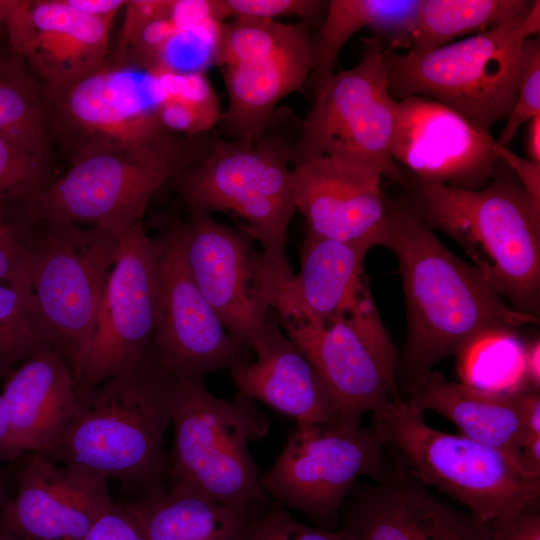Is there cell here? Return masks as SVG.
Masks as SVG:
<instances>
[{
  "instance_id": "6da1fadb",
  "label": "cell",
  "mask_w": 540,
  "mask_h": 540,
  "mask_svg": "<svg viewBox=\"0 0 540 540\" xmlns=\"http://www.w3.org/2000/svg\"><path fill=\"white\" fill-rule=\"evenodd\" d=\"M379 246L397 258L407 332L397 373L406 388L493 329H515L539 317L513 308L479 270L452 253L406 199L389 198Z\"/></svg>"
},
{
  "instance_id": "7a4b0ae2",
  "label": "cell",
  "mask_w": 540,
  "mask_h": 540,
  "mask_svg": "<svg viewBox=\"0 0 540 540\" xmlns=\"http://www.w3.org/2000/svg\"><path fill=\"white\" fill-rule=\"evenodd\" d=\"M408 203L451 237L516 310L539 317L540 204L501 161L487 185L459 189L414 180Z\"/></svg>"
},
{
  "instance_id": "3957f363",
  "label": "cell",
  "mask_w": 540,
  "mask_h": 540,
  "mask_svg": "<svg viewBox=\"0 0 540 540\" xmlns=\"http://www.w3.org/2000/svg\"><path fill=\"white\" fill-rule=\"evenodd\" d=\"M170 425L169 374L152 349L136 368L79 397L76 412L45 457L113 478L140 495L161 491Z\"/></svg>"
},
{
  "instance_id": "277c9868",
  "label": "cell",
  "mask_w": 540,
  "mask_h": 540,
  "mask_svg": "<svg viewBox=\"0 0 540 540\" xmlns=\"http://www.w3.org/2000/svg\"><path fill=\"white\" fill-rule=\"evenodd\" d=\"M212 132L187 136L163 131L140 143L81 155L68 171L15 204L32 224L58 221L97 228L122 238L142 222L146 208L211 150Z\"/></svg>"
},
{
  "instance_id": "5b68a950",
  "label": "cell",
  "mask_w": 540,
  "mask_h": 540,
  "mask_svg": "<svg viewBox=\"0 0 540 540\" xmlns=\"http://www.w3.org/2000/svg\"><path fill=\"white\" fill-rule=\"evenodd\" d=\"M278 111L253 142L215 134L209 153L172 182L189 210L222 212L262 246L271 268L294 278L286 253L287 231L296 208L292 153L296 138Z\"/></svg>"
},
{
  "instance_id": "8992f818",
  "label": "cell",
  "mask_w": 540,
  "mask_h": 540,
  "mask_svg": "<svg viewBox=\"0 0 540 540\" xmlns=\"http://www.w3.org/2000/svg\"><path fill=\"white\" fill-rule=\"evenodd\" d=\"M174 439L167 461L169 487L232 506H269L249 443L269 431L253 400L212 394L203 378L169 374Z\"/></svg>"
},
{
  "instance_id": "52a82bcc",
  "label": "cell",
  "mask_w": 540,
  "mask_h": 540,
  "mask_svg": "<svg viewBox=\"0 0 540 540\" xmlns=\"http://www.w3.org/2000/svg\"><path fill=\"white\" fill-rule=\"evenodd\" d=\"M539 31L537 0L512 20L435 49L386 48L390 94L396 101L410 96L433 99L490 131L512 110L522 45Z\"/></svg>"
},
{
  "instance_id": "ba28073f",
  "label": "cell",
  "mask_w": 540,
  "mask_h": 540,
  "mask_svg": "<svg viewBox=\"0 0 540 540\" xmlns=\"http://www.w3.org/2000/svg\"><path fill=\"white\" fill-rule=\"evenodd\" d=\"M372 427L384 446L393 447L408 471L491 523L540 502V478L512 455L430 427L423 412L394 399L372 412Z\"/></svg>"
},
{
  "instance_id": "9c48e42d",
  "label": "cell",
  "mask_w": 540,
  "mask_h": 540,
  "mask_svg": "<svg viewBox=\"0 0 540 540\" xmlns=\"http://www.w3.org/2000/svg\"><path fill=\"white\" fill-rule=\"evenodd\" d=\"M272 310L329 391L336 423L360 426L365 413L399 399V355L370 289L347 312L330 321L311 318L278 289Z\"/></svg>"
},
{
  "instance_id": "30bf717a",
  "label": "cell",
  "mask_w": 540,
  "mask_h": 540,
  "mask_svg": "<svg viewBox=\"0 0 540 540\" xmlns=\"http://www.w3.org/2000/svg\"><path fill=\"white\" fill-rule=\"evenodd\" d=\"M121 238L67 222L28 227V283L55 349L77 373Z\"/></svg>"
},
{
  "instance_id": "8fae6325",
  "label": "cell",
  "mask_w": 540,
  "mask_h": 540,
  "mask_svg": "<svg viewBox=\"0 0 540 540\" xmlns=\"http://www.w3.org/2000/svg\"><path fill=\"white\" fill-rule=\"evenodd\" d=\"M385 44L364 39L361 61L333 73L315 91V101L299 124L293 166L333 156L379 168L383 176L406 185L391 155L398 101L390 94Z\"/></svg>"
},
{
  "instance_id": "7c38bea8",
  "label": "cell",
  "mask_w": 540,
  "mask_h": 540,
  "mask_svg": "<svg viewBox=\"0 0 540 540\" xmlns=\"http://www.w3.org/2000/svg\"><path fill=\"white\" fill-rule=\"evenodd\" d=\"M390 475L372 426L297 423L260 481L272 502L299 511L319 528L337 530L358 479L379 482Z\"/></svg>"
},
{
  "instance_id": "4fadbf2b",
  "label": "cell",
  "mask_w": 540,
  "mask_h": 540,
  "mask_svg": "<svg viewBox=\"0 0 540 540\" xmlns=\"http://www.w3.org/2000/svg\"><path fill=\"white\" fill-rule=\"evenodd\" d=\"M169 73L112 66L64 92L43 96L48 132L69 153L70 162L86 153L131 145L163 131L159 105L169 97ZM171 95V93H170Z\"/></svg>"
},
{
  "instance_id": "5bb4252c",
  "label": "cell",
  "mask_w": 540,
  "mask_h": 540,
  "mask_svg": "<svg viewBox=\"0 0 540 540\" xmlns=\"http://www.w3.org/2000/svg\"><path fill=\"white\" fill-rule=\"evenodd\" d=\"M156 322L153 244L142 221L121 238L107 275L91 339L74 376L78 396L146 361Z\"/></svg>"
},
{
  "instance_id": "9a60e30c",
  "label": "cell",
  "mask_w": 540,
  "mask_h": 540,
  "mask_svg": "<svg viewBox=\"0 0 540 540\" xmlns=\"http://www.w3.org/2000/svg\"><path fill=\"white\" fill-rule=\"evenodd\" d=\"M180 233L187 267L202 295L229 335L251 348L272 310L277 273L250 236L206 211L190 210Z\"/></svg>"
},
{
  "instance_id": "2e32d148",
  "label": "cell",
  "mask_w": 540,
  "mask_h": 540,
  "mask_svg": "<svg viewBox=\"0 0 540 540\" xmlns=\"http://www.w3.org/2000/svg\"><path fill=\"white\" fill-rule=\"evenodd\" d=\"M151 239L157 288L153 353L159 366L173 376L203 378L243 360L245 348L229 335L187 267L180 221Z\"/></svg>"
},
{
  "instance_id": "e0dca14e",
  "label": "cell",
  "mask_w": 540,
  "mask_h": 540,
  "mask_svg": "<svg viewBox=\"0 0 540 540\" xmlns=\"http://www.w3.org/2000/svg\"><path fill=\"white\" fill-rule=\"evenodd\" d=\"M495 142L490 131L433 99L410 96L398 101L391 155L414 180L480 189L499 162Z\"/></svg>"
},
{
  "instance_id": "ac0fdd59",
  "label": "cell",
  "mask_w": 540,
  "mask_h": 540,
  "mask_svg": "<svg viewBox=\"0 0 540 540\" xmlns=\"http://www.w3.org/2000/svg\"><path fill=\"white\" fill-rule=\"evenodd\" d=\"M114 18L82 13L66 0H15L6 20L8 45L42 96L58 95L103 66Z\"/></svg>"
},
{
  "instance_id": "d6986e66",
  "label": "cell",
  "mask_w": 540,
  "mask_h": 540,
  "mask_svg": "<svg viewBox=\"0 0 540 540\" xmlns=\"http://www.w3.org/2000/svg\"><path fill=\"white\" fill-rule=\"evenodd\" d=\"M113 503L108 479L32 454L17 472L0 529L24 540H81Z\"/></svg>"
},
{
  "instance_id": "ffe728a7",
  "label": "cell",
  "mask_w": 540,
  "mask_h": 540,
  "mask_svg": "<svg viewBox=\"0 0 540 540\" xmlns=\"http://www.w3.org/2000/svg\"><path fill=\"white\" fill-rule=\"evenodd\" d=\"M340 528L358 540H490V523L432 494L409 472L353 488Z\"/></svg>"
},
{
  "instance_id": "44dd1931",
  "label": "cell",
  "mask_w": 540,
  "mask_h": 540,
  "mask_svg": "<svg viewBox=\"0 0 540 540\" xmlns=\"http://www.w3.org/2000/svg\"><path fill=\"white\" fill-rule=\"evenodd\" d=\"M382 177L377 167L333 156L293 166L296 208L307 221V231L379 246L389 209Z\"/></svg>"
},
{
  "instance_id": "7402d4cb",
  "label": "cell",
  "mask_w": 540,
  "mask_h": 540,
  "mask_svg": "<svg viewBox=\"0 0 540 540\" xmlns=\"http://www.w3.org/2000/svg\"><path fill=\"white\" fill-rule=\"evenodd\" d=\"M8 427L0 463L22 456H47L79 403L73 371L55 349L34 353L5 379L2 391Z\"/></svg>"
},
{
  "instance_id": "603a6c76",
  "label": "cell",
  "mask_w": 540,
  "mask_h": 540,
  "mask_svg": "<svg viewBox=\"0 0 540 540\" xmlns=\"http://www.w3.org/2000/svg\"><path fill=\"white\" fill-rule=\"evenodd\" d=\"M256 360L229 367L238 396L261 401L297 423H336L334 401L320 376L282 330L270 310L261 335L251 346Z\"/></svg>"
},
{
  "instance_id": "cb8c5ba5",
  "label": "cell",
  "mask_w": 540,
  "mask_h": 540,
  "mask_svg": "<svg viewBox=\"0 0 540 540\" xmlns=\"http://www.w3.org/2000/svg\"><path fill=\"white\" fill-rule=\"evenodd\" d=\"M220 69L228 106L219 125L227 139L253 142L272 122L282 99L301 92L313 70L307 29L287 44L258 57Z\"/></svg>"
},
{
  "instance_id": "d4e9b609",
  "label": "cell",
  "mask_w": 540,
  "mask_h": 540,
  "mask_svg": "<svg viewBox=\"0 0 540 540\" xmlns=\"http://www.w3.org/2000/svg\"><path fill=\"white\" fill-rule=\"evenodd\" d=\"M406 392L410 406L423 413L433 411L455 424L462 435L519 460L525 439L523 411L528 391H486L451 382L443 374L430 371L408 386Z\"/></svg>"
},
{
  "instance_id": "484cf974",
  "label": "cell",
  "mask_w": 540,
  "mask_h": 540,
  "mask_svg": "<svg viewBox=\"0 0 540 540\" xmlns=\"http://www.w3.org/2000/svg\"><path fill=\"white\" fill-rule=\"evenodd\" d=\"M375 245L321 237L307 231L300 270L279 277V289L305 314L318 321L347 312L369 290L364 260Z\"/></svg>"
},
{
  "instance_id": "4316f807",
  "label": "cell",
  "mask_w": 540,
  "mask_h": 540,
  "mask_svg": "<svg viewBox=\"0 0 540 540\" xmlns=\"http://www.w3.org/2000/svg\"><path fill=\"white\" fill-rule=\"evenodd\" d=\"M125 505L149 540H246L262 506L227 505L174 487L139 495Z\"/></svg>"
},
{
  "instance_id": "83f0119b",
  "label": "cell",
  "mask_w": 540,
  "mask_h": 540,
  "mask_svg": "<svg viewBox=\"0 0 540 540\" xmlns=\"http://www.w3.org/2000/svg\"><path fill=\"white\" fill-rule=\"evenodd\" d=\"M419 0H331L325 18L311 37L313 70L309 82L315 91L335 73L346 43L364 28L389 43L387 49L411 46Z\"/></svg>"
},
{
  "instance_id": "f1b7e54d",
  "label": "cell",
  "mask_w": 540,
  "mask_h": 540,
  "mask_svg": "<svg viewBox=\"0 0 540 540\" xmlns=\"http://www.w3.org/2000/svg\"><path fill=\"white\" fill-rule=\"evenodd\" d=\"M526 0H419L407 51L423 52L505 23L520 15Z\"/></svg>"
},
{
  "instance_id": "f546056e",
  "label": "cell",
  "mask_w": 540,
  "mask_h": 540,
  "mask_svg": "<svg viewBox=\"0 0 540 540\" xmlns=\"http://www.w3.org/2000/svg\"><path fill=\"white\" fill-rule=\"evenodd\" d=\"M0 134L33 149L52 151L41 87L9 45L0 50Z\"/></svg>"
},
{
  "instance_id": "4dcf8cb0",
  "label": "cell",
  "mask_w": 540,
  "mask_h": 540,
  "mask_svg": "<svg viewBox=\"0 0 540 540\" xmlns=\"http://www.w3.org/2000/svg\"><path fill=\"white\" fill-rule=\"evenodd\" d=\"M463 383L492 392L528 391L525 343L514 329H493L473 339L457 355Z\"/></svg>"
},
{
  "instance_id": "1f68e13d",
  "label": "cell",
  "mask_w": 540,
  "mask_h": 540,
  "mask_svg": "<svg viewBox=\"0 0 540 540\" xmlns=\"http://www.w3.org/2000/svg\"><path fill=\"white\" fill-rule=\"evenodd\" d=\"M46 349L55 345L29 283H0V380L29 356Z\"/></svg>"
},
{
  "instance_id": "d6a6232c",
  "label": "cell",
  "mask_w": 540,
  "mask_h": 540,
  "mask_svg": "<svg viewBox=\"0 0 540 540\" xmlns=\"http://www.w3.org/2000/svg\"><path fill=\"white\" fill-rule=\"evenodd\" d=\"M306 27L276 19L235 17L217 32L213 63L221 68L271 52L297 37Z\"/></svg>"
},
{
  "instance_id": "836d02e7",
  "label": "cell",
  "mask_w": 540,
  "mask_h": 540,
  "mask_svg": "<svg viewBox=\"0 0 540 540\" xmlns=\"http://www.w3.org/2000/svg\"><path fill=\"white\" fill-rule=\"evenodd\" d=\"M59 175L52 151L33 149L0 134V205L23 200Z\"/></svg>"
},
{
  "instance_id": "e575fe53",
  "label": "cell",
  "mask_w": 540,
  "mask_h": 540,
  "mask_svg": "<svg viewBox=\"0 0 540 540\" xmlns=\"http://www.w3.org/2000/svg\"><path fill=\"white\" fill-rule=\"evenodd\" d=\"M540 115V40L527 38L521 49L516 80V100L506 124L496 139L507 146L518 129Z\"/></svg>"
},
{
  "instance_id": "d590c367",
  "label": "cell",
  "mask_w": 540,
  "mask_h": 540,
  "mask_svg": "<svg viewBox=\"0 0 540 540\" xmlns=\"http://www.w3.org/2000/svg\"><path fill=\"white\" fill-rule=\"evenodd\" d=\"M327 3L319 0H210L205 1V10L206 16L215 22L235 17L314 19L326 11Z\"/></svg>"
},
{
  "instance_id": "8d00e7d4",
  "label": "cell",
  "mask_w": 540,
  "mask_h": 540,
  "mask_svg": "<svg viewBox=\"0 0 540 540\" xmlns=\"http://www.w3.org/2000/svg\"><path fill=\"white\" fill-rule=\"evenodd\" d=\"M178 32L180 29L172 15L156 19L139 31L119 60L105 63L150 73L165 72V55Z\"/></svg>"
},
{
  "instance_id": "74e56055",
  "label": "cell",
  "mask_w": 540,
  "mask_h": 540,
  "mask_svg": "<svg viewBox=\"0 0 540 540\" xmlns=\"http://www.w3.org/2000/svg\"><path fill=\"white\" fill-rule=\"evenodd\" d=\"M28 227L12 203L0 205V283H28Z\"/></svg>"
},
{
  "instance_id": "f35d334b",
  "label": "cell",
  "mask_w": 540,
  "mask_h": 540,
  "mask_svg": "<svg viewBox=\"0 0 540 540\" xmlns=\"http://www.w3.org/2000/svg\"><path fill=\"white\" fill-rule=\"evenodd\" d=\"M246 540H358L349 531L311 527L295 520L287 511L274 508L255 516Z\"/></svg>"
},
{
  "instance_id": "ab89813d",
  "label": "cell",
  "mask_w": 540,
  "mask_h": 540,
  "mask_svg": "<svg viewBox=\"0 0 540 540\" xmlns=\"http://www.w3.org/2000/svg\"><path fill=\"white\" fill-rule=\"evenodd\" d=\"M223 112L194 105L174 96L167 97L158 107L161 125L169 132L196 136L211 132Z\"/></svg>"
},
{
  "instance_id": "60d3db41",
  "label": "cell",
  "mask_w": 540,
  "mask_h": 540,
  "mask_svg": "<svg viewBox=\"0 0 540 540\" xmlns=\"http://www.w3.org/2000/svg\"><path fill=\"white\" fill-rule=\"evenodd\" d=\"M175 1L168 0H126L124 21L119 32L117 46L106 62L120 59L127 47L150 22L172 15Z\"/></svg>"
},
{
  "instance_id": "b9f144b4",
  "label": "cell",
  "mask_w": 540,
  "mask_h": 540,
  "mask_svg": "<svg viewBox=\"0 0 540 540\" xmlns=\"http://www.w3.org/2000/svg\"><path fill=\"white\" fill-rule=\"evenodd\" d=\"M81 540H149L125 503H113Z\"/></svg>"
},
{
  "instance_id": "7bdbcfd3",
  "label": "cell",
  "mask_w": 540,
  "mask_h": 540,
  "mask_svg": "<svg viewBox=\"0 0 540 540\" xmlns=\"http://www.w3.org/2000/svg\"><path fill=\"white\" fill-rule=\"evenodd\" d=\"M490 526V540H540V504L501 517Z\"/></svg>"
},
{
  "instance_id": "ee69618b",
  "label": "cell",
  "mask_w": 540,
  "mask_h": 540,
  "mask_svg": "<svg viewBox=\"0 0 540 540\" xmlns=\"http://www.w3.org/2000/svg\"><path fill=\"white\" fill-rule=\"evenodd\" d=\"M494 150L498 160L511 170L526 193L540 204V163L517 155L497 141Z\"/></svg>"
},
{
  "instance_id": "f6af8a7d",
  "label": "cell",
  "mask_w": 540,
  "mask_h": 540,
  "mask_svg": "<svg viewBox=\"0 0 540 540\" xmlns=\"http://www.w3.org/2000/svg\"><path fill=\"white\" fill-rule=\"evenodd\" d=\"M74 9L93 16H116L126 0H66Z\"/></svg>"
},
{
  "instance_id": "bcb514c9",
  "label": "cell",
  "mask_w": 540,
  "mask_h": 540,
  "mask_svg": "<svg viewBox=\"0 0 540 540\" xmlns=\"http://www.w3.org/2000/svg\"><path fill=\"white\" fill-rule=\"evenodd\" d=\"M525 383L528 391L540 388V342L539 338L525 343Z\"/></svg>"
},
{
  "instance_id": "7dc6e473",
  "label": "cell",
  "mask_w": 540,
  "mask_h": 540,
  "mask_svg": "<svg viewBox=\"0 0 540 540\" xmlns=\"http://www.w3.org/2000/svg\"><path fill=\"white\" fill-rule=\"evenodd\" d=\"M523 423H524L525 439L528 437L540 436V394L539 392L528 391L526 393L525 401H524Z\"/></svg>"
},
{
  "instance_id": "c3c4849f",
  "label": "cell",
  "mask_w": 540,
  "mask_h": 540,
  "mask_svg": "<svg viewBox=\"0 0 540 540\" xmlns=\"http://www.w3.org/2000/svg\"><path fill=\"white\" fill-rule=\"evenodd\" d=\"M519 460L528 473L540 478V436L528 437L524 440Z\"/></svg>"
},
{
  "instance_id": "681fc988",
  "label": "cell",
  "mask_w": 540,
  "mask_h": 540,
  "mask_svg": "<svg viewBox=\"0 0 540 540\" xmlns=\"http://www.w3.org/2000/svg\"><path fill=\"white\" fill-rule=\"evenodd\" d=\"M525 124V148L527 158L540 163V115L531 118Z\"/></svg>"
},
{
  "instance_id": "f907efd6",
  "label": "cell",
  "mask_w": 540,
  "mask_h": 540,
  "mask_svg": "<svg viewBox=\"0 0 540 540\" xmlns=\"http://www.w3.org/2000/svg\"><path fill=\"white\" fill-rule=\"evenodd\" d=\"M15 0H0V50L8 47L6 20Z\"/></svg>"
},
{
  "instance_id": "816d5d0a",
  "label": "cell",
  "mask_w": 540,
  "mask_h": 540,
  "mask_svg": "<svg viewBox=\"0 0 540 540\" xmlns=\"http://www.w3.org/2000/svg\"><path fill=\"white\" fill-rule=\"evenodd\" d=\"M8 427V416H7V409L4 402V399L2 397V394L0 393V444L4 440L7 432Z\"/></svg>"
},
{
  "instance_id": "f5cc1de1",
  "label": "cell",
  "mask_w": 540,
  "mask_h": 540,
  "mask_svg": "<svg viewBox=\"0 0 540 540\" xmlns=\"http://www.w3.org/2000/svg\"><path fill=\"white\" fill-rule=\"evenodd\" d=\"M7 499L8 498L6 496V487L4 483V478L0 475V515H1L2 508L5 502L7 501Z\"/></svg>"
},
{
  "instance_id": "db71d44e",
  "label": "cell",
  "mask_w": 540,
  "mask_h": 540,
  "mask_svg": "<svg viewBox=\"0 0 540 540\" xmlns=\"http://www.w3.org/2000/svg\"><path fill=\"white\" fill-rule=\"evenodd\" d=\"M0 540H24V539L0 529Z\"/></svg>"
}]
</instances>
